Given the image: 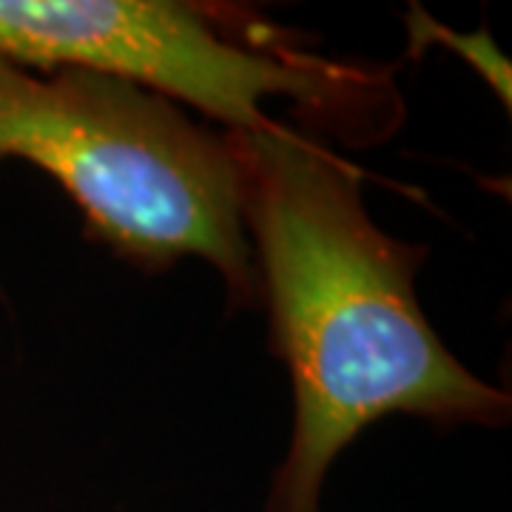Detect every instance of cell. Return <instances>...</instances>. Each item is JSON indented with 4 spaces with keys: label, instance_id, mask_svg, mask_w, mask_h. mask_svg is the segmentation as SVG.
<instances>
[{
    "label": "cell",
    "instance_id": "4",
    "mask_svg": "<svg viewBox=\"0 0 512 512\" xmlns=\"http://www.w3.org/2000/svg\"><path fill=\"white\" fill-rule=\"evenodd\" d=\"M404 23H407V37H410L413 57L424 55V49H430L433 43L444 46L447 52H456V57H461L470 69H476L481 74V80L493 89L495 97L504 103V109L510 111V60L498 52V46H495L493 37L487 35V32H470V35L453 32L450 26L439 23L430 12H424L419 3L410 6V12L404 15Z\"/></svg>",
    "mask_w": 512,
    "mask_h": 512
},
{
    "label": "cell",
    "instance_id": "1",
    "mask_svg": "<svg viewBox=\"0 0 512 512\" xmlns=\"http://www.w3.org/2000/svg\"><path fill=\"white\" fill-rule=\"evenodd\" d=\"M271 342L293 384V433L265 512H319L333 461L373 421L501 427L507 390L458 362L416 296L424 245L384 234L362 174L299 128L225 131Z\"/></svg>",
    "mask_w": 512,
    "mask_h": 512
},
{
    "label": "cell",
    "instance_id": "3",
    "mask_svg": "<svg viewBox=\"0 0 512 512\" xmlns=\"http://www.w3.org/2000/svg\"><path fill=\"white\" fill-rule=\"evenodd\" d=\"M0 60L80 69L188 103L225 131L282 128L262 109L291 97L345 140H384L402 117L393 69L308 55L291 32L211 3L0 0Z\"/></svg>",
    "mask_w": 512,
    "mask_h": 512
},
{
    "label": "cell",
    "instance_id": "2",
    "mask_svg": "<svg viewBox=\"0 0 512 512\" xmlns=\"http://www.w3.org/2000/svg\"><path fill=\"white\" fill-rule=\"evenodd\" d=\"M9 157L57 180L89 237L120 259L160 271L200 256L234 308L262 302L228 137L174 100L106 74L0 60V160Z\"/></svg>",
    "mask_w": 512,
    "mask_h": 512
}]
</instances>
